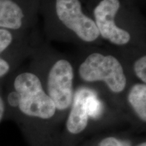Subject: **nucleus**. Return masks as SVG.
Segmentation results:
<instances>
[{
  "mask_svg": "<svg viewBox=\"0 0 146 146\" xmlns=\"http://www.w3.org/2000/svg\"><path fill=\"white\" fill-rule=\"evenodd\" d=\"M134 71L136 76L144 83L146 82V56H143L137 60L134 64Z\"/></svg>",
  "mask_w": 146,
  "mask_h": 146,
  "instance_id": "nucleus-11",
  "label": "nucleus"
},
{
  "mask_svg": "<svg viewBox=\"0 0 146 146\" xmlns=\"http://www.w3.org/2000/svg\"><path fill=\"white\" fill-rule=\"evenodd\" d=\"M24 18L21 7L12 0H0V29L18 30Z\"/></svg>",
  "mask_w": 146,
  "mask_h": 146,
  "instance_id": "nucleus-7",
  "label": "nucleus"
},
{
  "mask_svg": "<svg viewBox=\"0 0 146 146\" xmlns=\"http://www.w3.org/2000/svg\"><path fill=\"white\" fill-rule=\"evenodd\" d=\"M78 74L87 82L104 81L114 93H120L127 85V78L121 64L116 58L93 53L78 68Z\"/></svg>",
  "mask_w": 146,
  "mask_h": 146,
  "instance_id": "nucleus-2",
  "label": "nucleus"
},
{
  "mask_svg": "<svg viewBox=\"0 0 146 146\" xmlns=\"http://www.w3.org/2000/svg\"><path fill=\"white\" fill-rule=\"evenodd\" d=\"M74 72L71 64L66 60L56 62L49 72L47 78L48 96L56 108L64 110L70 107L73 100Z\"/></svg>",
  "mask_w": 146,
  "mask_h": 146,
  "instance_id": "nucleus-4",
  "label": "nucleus"
},
{
  "mask_svg": "<svg viewBox=\"0 0 146 146\" xmlns=\"http://www.w3.org/2000/svg\"><path fill=\"white\" fill-rule=\"evenodd\" d=\"M56 10L60 21L83 41H94L100 36L95 21L82 11L79 0H56Z\"/></svg>",
  "mask_w": 146,
  "mask_h": 146,
  "instance_id": "nucleus-3",
  "label": "nucleus"
},
{
  "mask_svg": "<svg viewBox=\"0 0 146 146\" xmlns=\"http://www.w3.org/2000/svg\"><path fill=\"white\" fill-rule=\"evenodd\" d=\"M8 102L12 107H18L19 102V97L15 91H12L8 96Z\"/></svg>",
  "mask_w": 146,
  "mask_h": 146,
  "instance_id": "nucleus-13",
  "label": "nucleus"
},
{
  "mask_svg": "<svg viewBox=\"0 0 146 146\" xmlns=\"http://www.w3.org/2000/svg\"><path fill=\"white\" fill-rule=\"evenodd\" d=\"M100 146H131L129 142L120 141L114 137H107L100 142Z\"/></svg>",
  "mask_w": 146,
  "mask_h": 146,
  "instance_id": "nucleus-12",
  "label": "nucleus"
},
{
  "mask_svg": "<svg viewBox=\"0 0 146 146\" xmlns=\"http://www.w3.org/2000/svg\"><path fill=\"white\" fill-rule=\"evenodd\" d=\"M128 100L139 117L146 120V85L135 84L132 87L128 96Z\"/></svg>",
  "mask_w": 146,
  "mask_h": 146,
  "instance_id": "nucleus-8",
  "label": "nucleus"
},
{
  "mask_svg": "<svg viewBox=\"0 0 146 146\" xmlns=\"http://www.w3.org/2000/svg\"><path fill=\"white\" fill-rule=\"evenodd\" d=\"M13 41V36L10 31L0 29V55L4 52ZM8 62L0 56V77L5 76L10 71Z\"/></svg>",
  "mask_w": 146,
  "mask_h": 146,
  "instance_id": "nucleus-9",
  "label": "nucleus"
},
{
  "mask_svg": "<svg viewBox=\"0 0 146 146\" xmlns=\"http://www.w3.org/2000/svg\"><path fill=\"white\" fill-rule=\"evenodd\" d=\"M86 105L89 116L94 118L99 117L102 112V104L93 91L87 97Z\"/></svg>",
  "mask_w": 146,
  "mask_h": 146,
  "instance_id": "nucleus-10",
  "label": "nucleus"
},
{
  "mask_svg": "<svg viewBox=\"0 0 146 146\" xmlns=\"http://www.w3.org/2000/svg\"><path fill=\"white\" fill-rule=\"evenodd\" d=\"M137 146H146V144H145V142H144V143H142L140 144V145H139Z\"/></svg>",
  "mask_w": 146,
  "mask_h": 146,
  "instance_id": "nucleus-15",
  "label": "nucleus"
},
{
  "mask_svg": "<svg viewBox=\"0 0 146 146\" xmlns=\"http://www.w3.org/2000/svg\"><path fill=\"white\" fill-rule=\"evenodd\" d=\"M5 113V104L4 102L1 97L0 96V122L1 121L2 118L3 117V115Z\"/></svg>",
  "mask_w": 146,
  "mask_h": 146,
  "instance_id": "nucleus-14",
  "label": "nucleus"
},
{
  "mask_svg": "<svg viewBox=\"0 0 146 146\" xmlns=\"http://www.w3.org/2000/svg\"><path fill=\"white\" fill-rule=\"evenodd\" d=\"M91 91L88 89L81 88L73 96L72 108L66 122V128L70 133L78 134L87 127L89 115L86 102Z\"/></svg>",
  "mask_w": 146,
  "mask_h": 146,
  "instance_id": "nucleus-6",
  "label": "nucleus"
},
{
  "mask_svg": "<svg viewBox=\"0 0 146 146\" xmlns=\"http://www.w3.org/2000/svg\"><path fill=\"white\" fill-rule=\"evenodd\" d=\"M14 91L19 97L18 108L26 116L43 119L52 118L56 113V106L45 92L41 81L36 74L23 72L14 81Z\"/></svg>",
  "mask_w": 146,
  "mask_h": 146,
  "instance_id": "nucleus-1",
  "label": "nucleus"
},
{
  "mask_svg": "<svg viewBox=\"0 0 146 146\" xmlns=\"http://www.w3.org/2000/svg\"><path fill=\"white\" fill-rule=\"evenodd\" d=\"M120 6L119 0H102L95 8L94 14L95 23L102 37L115 45H123L130 41L131 35L115 23Z\"/></svg>",
  "mask_w": 146,
  "mask_h": 146,
  "instance_id": "nucleus-5",
  "label": "nucleus"
}]
</instances>
